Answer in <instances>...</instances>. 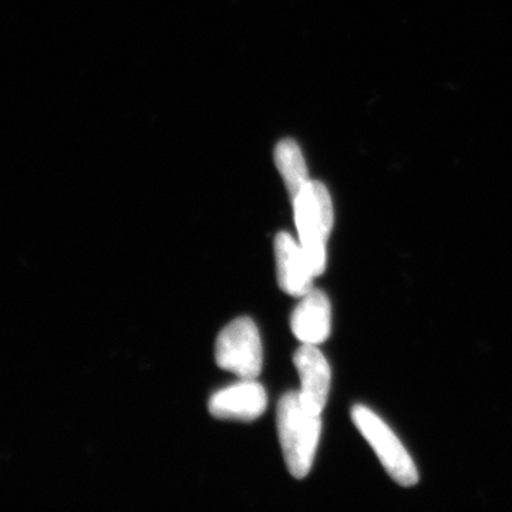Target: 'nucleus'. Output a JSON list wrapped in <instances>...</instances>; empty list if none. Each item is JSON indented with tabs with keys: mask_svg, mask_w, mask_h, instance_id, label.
I'll list each match as a JSON object with an SVG mask.
<instances>
[{
	"mask_svg": "<svg viewBox=\"0 0 512 512\" xmlns=\"http://www.w3.org/2000/svg\"><path fill=\"white\" fill-rule=\"evenodd\" d=\"M296 370L301 379L299 396L306 410L313 414H322L328 403L330 380V366L326 357L320 352L318 346L302 345L293 356Z\"/></svg>",
	"mask_w": 512,
	"mask_h": 512,
	"instance_id": "obj_5",
	"label": "nucleus"
},
{
	"mask_svg": "<svg viewBox=\"0 0 512 512\" xmlns=\"http://www.w3.org/2000/svg\"><path fill=\"white\" fill-rule=\"evenodd\" d=\"M299 242L308 256L313 274L326 269V244L333 228V205L325 185L319 181L308 184L293 198Z\"/></svg>",
	"mask_w": 512,
	"mask_h": 512,
	"instance_id": "obj_2",
	"label": "nucleus"
},
{
	"mask_svg": "<svg viewBox=\"0 0 512 512\" xmlns=\"http://www.w3.org/2000/svg\"><path fill=\"white\" fill-rule=\"evenodd\" d=\"M268 406V397L262 384L241 379L211 397L208 410L215 419L252 421L259 419Z\"/></svg>",
	"mask_w": 512,
	"mask_h": 512,
	"instance_id": "obj_6",
	"label": "nucleus"
},
{
	"mask_svg": "<svg viewBox=\"0 0 512 512\" xmlns=\"http://www.w3.org/2000/svg\"><path fill=\"white\" fill-rule=\"evenodd\" d=\"M291 328L303 345L318 346L329 338L332 328V308L325 292L312 289L302 296L292 313Z\"/></svg>",
	"mask_w": 512,
	"mask_h": 512,
	"instance_id": "obj_8",
	"label": "nucleus"
},
{
	"mask_svg": "<svg viewBox=\"0 0 512 512\" xmlns=\"http://www.w3.org/2000/svg\"><path fill=\"white\" fill-rule=\"evenodd\" d=\"M352 419L357 430L375 450L384 470L397 484L413 487L419 483V471L409 451L376 413L369 407L357 404L352 409Z\"/></svg>",
	"mask_w": 512,
	"mask_h": 512,
	"instance_id": "obj_3",
	"label": "nucleus"
},
{
	"mask_svg": "<svg viewBox=\"0 0 512 512\" xmlns=\"http://www.w3.org/2000/svg\"><path fill=\"white\" fill-rule=\"evenodd\" d=\"M275 163L284 177L292 200L308 184V170L303 160L301 148L293 140H282L276 146Z\"/></svg>",
	"mask_w": 512,
	"mask_h": 512,
	"instance_id": "obj_9",
	"label": "nucleus"
},
{
	"mask_svg": "<svg viewBox=\"0 0 512 512\" xmlns=\"http://www.w3.org/2000/svg\"><path fill=\"white\" fill-rule=\"evenodd\" d=\"M215 360L221 369L241 379L255 380L262 370V342L254 320L235 319L215 343Z\"/></svg>",
	"mask_w": 512,
	"mask_h": 512,
	"instance_id": "obj_4",
	"label": "nucleus"
},
{
	"mask_svg": "<svg viewBox=\"0 0 512 512\" xmlns=\"http://www.w3.org/2000/svg\"><path fill=\"white\" fill-rule=\"evenodd\" d=\"M276 426L289 473L305 478L315 461L322 419L305 409L299 392H289L279 400Z\"/></svg>",
	"mask_w": 512,
	"mask_h": 512,
	"instance_id": "obj_1",
	"label": "nucleus"
},
{
	"mask_svg": "<svg viewBox=\"0 0 512 512\" xmlns=\"http://www.w3.org/2000/svg\"><path fill=\"white\" fill-rule=\"evenodd\" d=\"M275 258L278 284L282 291L295 298H302L312 291L316 276L301 242L293 239L288 232H279L275 238Z\"/></svg>",
	"mask_w": 512,
	"mask_h": 512,
	"instance_id": "obj_7",
	"label": "nucleus"
}]
</instances>
